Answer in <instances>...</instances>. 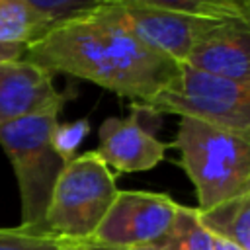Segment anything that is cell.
<instances>
[{
	"label": "cell",
	"mask_w": 250,
	"mask_h": 250,
	"mask_svg": "<svg viewBox=\"0 0 250 250\" xmlns=\"http://www.w3.org/2000/svg\"><path fill=\"white\" fill-rule=\"evenodd\" d=\"M53 76L25 59L0 62V127L51 105H64V96L57 92Z\"/></svg>",
	"instance_id": "cell-9"
},
{
	"label": "cell",
	"mask_w": 250,
	"mask_h": 250,
	"mask_svg": "<svg viewBox=\"0 0 250 250\" xmlns=\"http://www.w3.org/2000/svg\"><path fill=\"white\" fill-rule=\"evenodd\" d=\"M127 4H139L148 8H160L180 12L197 18H209L219 21H244L248 20V0H115Z\"/></svg>",
	"instance_id": "cell-12"
},
{
	"label": "cell",
	"mask_w": 250,
	"mask_h": 250,
	"mask_svg": "<svg viewBox=\"0 0 250 250\" xmlns=\"http://www.w3.org/2000/svg\"><path fill=\"white\" fill-rule=\"evenodd\" d=\"M197 195V211L250 193V137L182 117L172 143Z\"/></svg>",
	"instance_id": "cell-2"
},
{
	"label": "cell",
	"mask_w": 250,
	"mask_h": 250,
	"mask_svg": "<svg viewBox=\"0 0 250 250\" xmlns=\"http://www.w3.org/2000/svg\"><path fill=\"white\" fill-rule=\"evenodd\" d=\"M139 109L131 105L127 117H109L100 127V145L96 152L107 164L121 174L146 172L156 168L172 143H162L148 133L139 121Z\"/></svg>",
	"instance_id": "cell-8"
},
{
	"label": "cell",
	"mask_w": 250,
	"mask_h": 250,
	"mask_svg": "<svg viewBox=\"0 0 250 250\" xmlns=\"http://www.w3.org/2000/svg\"><path fill=\"white\" fill-rule=\"evenodd\" d=\"M90 133V121L88 117L76 119V121H68V123H57L53 129V148L55 152L64 160H72L78 154V146L82 145V141L88 137Z\"/></svg>",
	"instance_id": "cell-16"
},
{
	"label": "cell",
	"mask_w": 250,
	"mask_h": 250,
	"mask_svg": "<svg viewBox=\"0 0 250 250\" xmlns=\"http://www.w3.org/2000/svg\"><path fill=\"white\" fill-rule=\"evenodd\" d=\"M184 64L250 86V23H221L191 49Z\"/></svg>",
	"instance_id": "cell-10"
},
{
	"label": "cell",
	"mask_w": 250,
	"mask_h": 250,
	"mask_svg": "<svg viewBox=\"0 0 250 250\" xmlns=\"http://www.w3.org/2000/svg\"><path fill=\"white\" fill-rule=\"evenodd\" d=\"M158 250H213V236L201 225L195 207H178L168 234L156 244Z\"/></svg>",
	"instance_id": "cell-13"
},
{
	"label": "cell",
	"mask_w": 250,
	"mask_h": 250,
	"mask_svg": "<svg viewBox=\"0 0 250 250\" xmlns=\"http://www.w3.org/2000/svg\"><path fill=\"white\" fill-rule=\"evenodd\" d=\"M62 242L27 227H0V250H61Z\"/></svg>",
	"instance_id": "cell-15"
},
{
	"label": "cell",
	"mask_w": 250,
	"mask_h": 250,
	"mask_svg": "<svg viewBox=\"0 0 250 250\" xmlns=\"http://www.w3.org/2000/svg\"><path fill=\"white\" fill-rule=\"evenodd\" d=\"M117 191L113 172L96 150L76 154L64 164L53 186L39 230L64 244H86Z\"/></svg>",
	"instance_id": "cell-3"
},
{
	"label": "cell",
	"mask_w": 250,
	"mask_h": 250,
	"mask_svg": "<svg viewBox=\"0 0 250 250\" xmlns=\"http://www.w3.org/2000/svg\"><path fill=\"white\" fill-rule=\"evenodd\" d=\"M201 225L219 238L250 250V193L227 199L207 211H197Z\"/></svg>",
	"instance_id": "cell-11"
},
{
	"label": "cell",
	"mask_w": 250,
	"mask_h": 250,
	"mask_svg": "<svg viewBox=\"0 0 250 250\" xmlns=\"http://www.w3.org/2000/svg\"><path fill=\"white\" fill-rule=\"evenodd\" d=\"M139 111L176 113L250 137V86L180 64L178 74Z\"/></svg>",
	"instance_id": "cell-5"
},
{
	"label": "cell",
	"mask_w": 250,
	"mask_h": 250,
	"mask_svg": "<svg viewBox=\"0 0 250 250\" xmlns=\"http://www.w3.org/2000/svg\"><path fill=\"white\" fill-rule=\"evenodd\" d=\"M84 250H158L156 246H102V244H78Z\"/></svg>",
	"instance_id": "cell-18"
},
{
	"label": "cell",
	"mask_w": 250,
	"mask_h": 250,
	"mask_svg": "<svg viewBox=\"0 0 250 250\" xmlns=\"http://www.w3.org/2000/svg\"><path fill=\"white\" fill-rule=\"evenodd\" d=\"M180 203L166 193L125 189L117 191L105 217L86 244L156 246L170 230Z\"/></svg>",
	"instance_id": "cell-6"
},
{
	"label": "cell",
	"mask_w": 250,
	"mask_h": 250,
	"mask_svg": "<svg viewBox=\"0 0 250 250\" xmlns=\"http://www.w3.org/2000/svg\"><path fill=\"white\" fill-rule=\"evenodd\" d=\"M213 250H244V248H240V246H236V244H232V242H229L225 238L213 236Z\"/></svg>",
	"instance_id": "cell-19"
},
{
	"label": "cell",
	"mask_w": 250,
	"mask_h": 250,
	"mask_svg": "<svg viewBox=\"0 0 250 250\" xmlns=\"http://www.w3.org/2000/svg\"><path fill=\"white\" fill-rule=\"evenodd\" d=\"M111 14L152 51L184 64L191 49L221 23L219 20L188 16L180 12L115 2L107 6Z\"/></svg>",
	"instance_id": "cell-7"
},
{
	"label": "cell",
	"mask_w": 250,
	"mask_h": 250,
	"mask_svg": "<svg viewBox=\"0 0 250 250\" xmlns=\"http://www.w3.org/2000/svg\"><path fill=\"white\" fill-rule=\"evenodd\" d=\"M61 250H84V248H82V246H78V244H64V242H62Z\"/></svg>",
	"instance_id": "cell-20"
},
{
	"label": "cell",
	"mask_w": 250,
	"mask_h": 250,
	"mask_svg": "<svg viewBox=\"0 0 250 250\" xmlns=\"http://www.w3.org/2000/svg\"><path fill=\"white\" fill-rule=\"evenodd\" d=\"M31 12H35L47 27H55L72 20L86 18L105 6L115 4V0H21Z\"/></svg>",
	"instance_id": "cell-14"
},
{
	"label": "cell",
	"mask_w": 250,
	"mask_h": 250,
	"mask_svg": "<svg viewBox=\"0 0 250 250\" xmlns=\"http://www.w3.org/2000/svg\"><path fill=\"white\" fill-rule=\"evenodd\" d=\"M49 72L94 82L137 104L150 102L180 64L145 45L105 6L86 18L47 29L23 55Z\"/></svg>",
	"instance_id": "cell-1"
},
{
	"label": "cell",
	"mask_w": 250,
	"mask_h": 250,
	"mask_svg": "<svg viewBox=\"0 0 250 250\" xmlns=\"http://www.w3.org/2000/svg\"><path fill=\"white\" fill-rule=\"evenodd\" d=\"M61 107L62 105H51L0 127V146L12 162L20 189V225L27 229L39 230L53 186L66 164L51 143Z\"/></svg>",
	"instance_id": "cell-4"
},
{
	"label": "cell",
	"mask_w": 250,
	"mask_h": 250,
	"mask_svg": "<svg viewBox=\"0 0 250 250\" xmlns=\"http://www.w3.org/2000/svg\"><path fill=\"white\" fill-rule=\"evenodd\" d=\"M27 45H18V43H2L0 41V62L4 61H20L25 55Z\"/></svg>",
	"instance_id": "cell-17"
}]
</instances>
